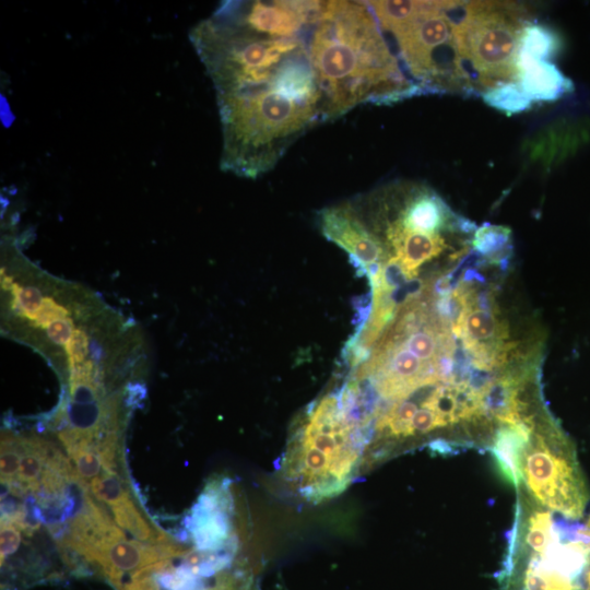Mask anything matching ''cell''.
Listing matches in <instances>:
<instances>
[{
	"label": "cell",
	"instance_id": "6da1fadb",
	"mask_svg": "<svg viewBox=\"0 0 590 590\" xmlns=\"http://www.w3.org/2000/svg\"><path fill=\"white\" fill-rule=\"evenodd\" d=\"M310 25L295 35L266 33L223 2L191 28L190 42L215 90L222 170L256 179L323 122L308 50Z\"/></svg>",
	"mask_w": 590,
	"mask_h": 590
},
{
	"label": "cell",
	"instance_id": "7a4b0ae2",
	"mask_svg": "<svg viewBox=\"0 0 590 590\" xmlns=\"http://www.w3.org/2000/svg\"><path fill=\"white\" fill-rule=\"evenodd\" d=\"M308 50L323 122L363 104L389 105L422 94L367 1H321Z\"/></svg>",
	"mask_w": 590,
	"mask_h": 590
},
{
	"label": "cell",
	"instance_id": "3957f363",
	"mask_svg": "<svg viewBox=\"0 0 590 590\" xmlns=\"http://www.w3.org/2000/svg\"><path fill=\"white\" fill-rule=\"evenodd\" d=\"M374 422L356 386L312 401L294 421L278 471L286 486L317 504L343 493L364 465Z\"/></svg>",
	"mask_w": 590,
	"mask_h": 590
},
{
	"label": "cell",
	"instance_id": "277c9868",
	"mask_svg": "<svg viewBox=\"0 0 590 590\" xmlns=\"http://www.w3.org/2000/svg\"><path fill=\"white\" fill-rule=\"evenodd\" d=\"M515 520L497 573L498 590H588L581 526L560 530L552 511L517 488Z\"/></svg>",
	"mask_w": 590,
	"mask_h": 590
},
{
	"label": "cell",
	"instance_id": "5b68a950",
	"mask_svg": "<svg viewBox=\"0 0 590 590\" xmlns=\"http://www.w3.org/2000/svg\"><path fill=\"white\" fill-rule=\"evenodd\" d=\"M400 63L422 93H474L459 55L455 1H367Z\"/></svg>",
	"mask_w": 590,
	"mask_h": 590
},
{
	"label": "cell",
	"instance_id": "8992f818",
	"mask_svg": "<svg viewBox=\"0 0 590 590\" xmlns=\"http://www.w3.org/2000/svg\"><path fill=\"white\" fill-rule=\"evenodd\" d=\"M455 36L474 92L518 80V55L529 12L508 1H455Z\"/></svg>",
	"mask_w": 590,
	"mask_h": 590
},
{
	"label": "cell",
	"instance_id": "52a82bcc",
	"mask_svg": "<svg viewBox=\"0 0 590 590\" xmlns=\"http://www.w3.org/2000/svg\"><path fill=\"white\" fill-rule=\"evenodd\" d=\"M518 471L517 487H522L539 505L569 520L583 517L590 492L576 448L545 412L532 423L518 456Z\"/></svg>",
	"mask_w": 590,
	"mask_h": 590
},
{
	"label": "cell",
	"instance_id": "ba28073f",
	"mask_svg": "<svg viewBox=\"0 0 590 590\" xmlns=\"http://www.w3.org/2000/svg\"><path fill=\"white\" fill-rule=\"evenodd\" d=\"M319 226L322 235L342 248L369 280L386 262L381 244L367 229L350 201L321 210Z\"/></svg>",
	"mask_w": 590,
	"mask_h": 590
},
{
	"label": "cell",
	"instance_id": "9c48e42d",
	"mask_svg": "<svg viewBox=\"0 0 590 590\" xmlns=\"http://www.w3.org/2000/svg\"><path fill=\"white\" fill-rule=\"evenodd\" d=\"M588 137L586 126L557 121L528 139L523 152L532 163L551 169L574 153Z\"/></svg>",
	"mask_w": 590,
	"mask_h": 590
},
{
	"label": "cell",
	"instance_id": "30bf717a",
	"mask_svg": "<svg viewBox=\"0 0 590 590\" xmlns=\"http://www.w3.org/2000/svg\"><path fill=\"white\" fill-rule=\"evenodd\" d=\"M517 83L532 102H554L574 90L573 82L550 60L518 55Z\"/></svg>",
	"mask_w": 590,
	"mask_h": 590
},
{
	"label": "cell",
	"instance_id": "8fae6325",
	"mask_svg": "<svg viewBox=\"0 0 590 590\" xmlns=\"http://www.w3.org/2000/svg\"><path fill=\"white\" fill-rule=\"evenodd\" d=\"M560 48L562 40L555 31L546 25L530 22L522 32L519 54L539 60H550Z\"/></svg>",
	"mask_w": 590,
	"mask_h": 590
},
{
	"label": "cell",
	"instance_id": "7c38bea8",
	"mask_svg": "<svg viewBox=\"0 0 590 590\" xmlns=\"http://www.w3.org/2000/svg\"><path fill=\"white\" fill-rule=\"evenodd\" d=\"M116 523L129 531L141 542L162 544L169 542L162 532H155L144 520L130 497L110 507Z\"/></svg>",
	"mask_w": 590,
	"mask_h": 590
},
{
	"label": "cell",
	"instance_id": "4fadbf2b",
	"mask_svg": "<svg viewBox=\"0 0 590 590\" xmlns=\"http://www.w3.org/2000/svg\"><path fill=\"white\" fill-rule=\"evenodd\" d=\"M482 96L491 107L508 115L524 111L532 106V102L516 82L499 85Z\"/></svg>",
	"mask_w": 590,
	"mask_h": 590
},
{
	"label": "cell",
	"instance_id": "5bb4252c",
	"mask_svg": "<svg viewBox=\"0 0 590 590\" xmlns=\"http://www.w3.org/2000/svg\"><path fill=\"white\" fill-rule=\"evenodd\" d=\"M67 451L75 464L76 473L84 482L87 483L98 476L102 462L94 444L82 441L67 448Z\"/></svg>",
	"mask_w": 590,
	"mask_h": 590
},
{
	"label": "cell",
	"instance_id": "9a60e30c",
	"mask_svg": "<svg viewBox=\"0 0 590 590\" xmlns=\"http://www.w3.org/2000/svg\"><path fill=\"white\" fill-rule=\"evenodd\" d=\"M510 231L504 226L484 224L473 235L472 246L480 253L488 256L505 249Z\"/></svg>",
	"mask_w": 590,
	"mask_h": 590
},
{
	"label": "cell",
	"instance_id": "2e32d148",
	"mask_svg": "<svg viewBox=\"0 0 590 590\" xmlns=\"http://www.w3.org/2000/svg\"><path fill=\"white\" fill-rule=\"evenodd\" d=\"M21 453L24 455L21 437L3 434L1 438V480L8 483L17 474Z\"/></svg>",
	"mask_w": 590,
	"mask_h": 590
},
{
	"label": "cell",
	"instance_id": "e0dca14e",
	"mask_svg": "<svg viewBox=\"0 0 590 590\" xmlns=\"http://www.w3.org/2000/svg\"><path fill=\"white\" fill-rule=\"evenodd\" d=\"M91 493L110 507L129 497L117 475L106 473L93 479L90 483Z\"/></svg>",
	"mask_w": 590,
	"mask_h": 590
},
{
	"label": "cell",
	"instance_id": "ac0fdd59",
	"mask_svg": "<svg viewBox=\"0 0 590 590\" xmlns=\"http://www.w3.org/2000/svg\"><path fill=\"white\" fill-rule=\"evenodd\" d=\"M205 590H250V579L243 569L220 571Z\"/></svg>",
	"mask_w": 590,
	"mask_h": 590
},
{
	"label": "cell",
	"instance_id": "d6986e66",
	"mask_svg": "<svg viewBox=\"0 0 590 590\" xmlns=\"http://www.w3.org/2000/svg\"><path fill=\"white\" fill-rule=\"evenodd\" d=\"M1 566L4 559L15 553L21 543L20 529L9 519L1 518Z\"/></svg>",
	"mask_w": 590,
	"mask_h": 590
},
{
	"label": "cell",
	"instance_id": "ffe728a7",
	"mask_svg": "<svg viewBox=\"0 0 590 590\" xmlns=\"http://www.w3.org/2000/svg\"><path fill=\"white\" fill-rule=\"evenodd\" d=\"M581 535L587 543L588 552H589V568H588V574H587V587H588V590H590V515L587 518L586 523L581 526Z\"/></svg>",
	"mask_w": 590,
	"mask_h": 590
}]
</instances>
